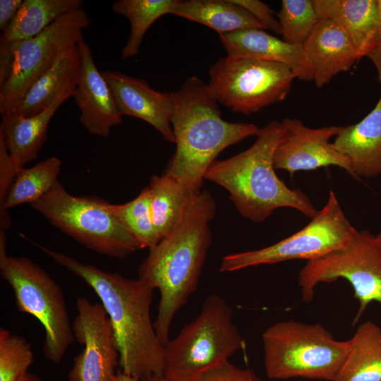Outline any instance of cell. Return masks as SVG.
Wrapping results in <instances>:
<instances>
[{"instance_id": "1", "label": "cell", "mask_w": 381, "mask_h": 381, "mask_svg": "<svg viewBox=\"0 0 381 381\" xmlns=\"http://www.w3.org/2000/svg\"><path fill=\"white\" fill-rule=\"evenodd\" d=\"M215 213V200L209 191L190 195L174 226L148 249L138 267V279L159 292L153 322L164 346L176 314L197 289L212 243L210 223Z\"/></svg>"}, {"instance_id": "2", "label": "cell", "mask_w": 381, "mask_h": 381, "mask_svg": "<svg viewBox=\"0 0 381 381\" xmlns=\"http://www.w3.org/2000/svg\"><path fill=\"white\" fill-rule=\"evenodd\" d=\"M41 249L83 279L98 296L112 326L121 371L140 380L164 375L165 347L150 317L154 289L139 279L104 271L45 247Z\"/></svg>"}, {"instance_id": "3", "label": "cell", "mask_w": 381, "mask_h": 381, "mask_svg": "<svg viewBox=\"0 0 381 381\" xmlns=\"http://www.w3.org/2000/svg\"><path fill=\"white\" fill-rule=\"evenodd\" d=\"M172 95L176 150L164 172L178 179L192 195L202 190L205 174L217 156L228 147L255 136L260 128L223 119L219 103L197 76L188 78Z\"/></svg>"}, {"instance_id": "4", "label": "cell", "mask_w": 381, "mask_h": 381, "mask_svg": "<svg viewBox=\"0 0 381 381\" xmlns=\"http://www.w3.org/2000/svg\"><path fill=\"white\" fill-rule=\"evenodd\" d=\"M282 133V122L270 121L260 128L249 148L215 160L205 176L226 190L241 216L256 223L282 207L295 209L310 219L318 212L306 193L289 188L276 174L274 154Z\"/></svg>"}, {"instance_id": "5", "label": "cell", "mask_w": 381, "mask_h": 381, "mask_svg": "<svg viewBox=\"0 0 381 381\" xmlns=\"http://www.w3.org/2000/svg\"><path fill=\"white\" fill-rule=\"evenodd\" d=\"M264 365L271 380L334 381L349 352V341L334 339L323 325L277 322L262 334Z\"/></svg>"}, {"instance_id": "6", "label": "cell", "mask_w": 381, "mask_h": 381, "mask_svg": "<svg viewBox=\"0 0 381 381\" xmlns=\"http://www.w3.org/2000/svg\"><path fill=\"white\" fill-rule=\"evenodd\" d=\"M244 346L231 308L222 296L212 294L198 316L165 344L164 375L173 381H195Z\"/></svg>"}, {"instance_id": "7", "label": "cell", "mask_w": 381, "mask_h": 381, "mask_svg": "<svg viewBox=\"0 0 381 381\" xmlns=\"http://www.w3.org/2000/svg\"><path fill=\"white\" fill-rule=\"evenodd\" d=\"M99 197L73 195L58 181L30 207L57 228L87 248L123 259L143 249Z\"/></svg>"}, {"instance_id": "8", "label": "cell", "mask_w": 381, "mask_h": 381, "mask_svg": "<svg viewBox=\"0 0 381 381\" xmlns=\"http://www.w3.org/2000/svg\"><path fill=\"white\" fill-rule=\"evenodd\" d=\"M0 274L13 289L18 310L34 316L44 328V356L52 363H60L75 340L63 291L28 258L8 255L3 230H0Z\"/></svg>"}, {"instance_id": "9", "label": "cell", "mask_w": 381, "mask_h": 381, "mask_svg": "<svg viewBox=\"0 0 381 381\" xmlns=\"http://www.w3.org/2000/svg\"><path fill=\"white\" fill-rule=\"evenodd\" d=\"M358 231L347 219L331 190L325 205L305 227L271 246L224 256L219 272H231L291 260H315L348 247Z\"/></svg>"}, {"instance_id": "10", "label": "cell", "mask_w": 381, "mask_h": 381, "mask_svg": "<svg viewBox=\"0 0 381 381\" xmlns=\"http://www.w3.org/2000/svg\"><path fill=\"white\" fill-rule=\"evenodd\" d=\"M208 74L216 101L245 115L284 100L296 78L285 64L228 55L212 64Z\"/></svg>"}, {"instance_id": "11", "label": "cell", "mask_w": 381, "mask_h": 381, "mask_svg": "<svg viewBox=\"0 0 381 381\" xmlns=\"http://www.w3.org/2000/svg\"><path fill=\"white\" fill-rule=\"evenodd\" d=\"M339 279L349 282L359 303L353 325L371 302L381 308V243L377 235L361 230L348 247L307 261L298 277L302 301L310 302L319 284Z\"/></svg>"}, {"instance_id": "12", "label": "cell", "mask_w": 381, "mask_h": 381, "mask_svg": "<svg viewBox=\"0 0 381 381\" xmlns=\"http://www.w3.org/2000/svg\"><path fill=\"white\" fill-rule=\"evenodd\" d=\"M90 23L81 7L66 13L37 35L16 41L11 73L0 87L1 115L9 111L37 78L78 45Z\"/></svg>"}, {"instance_id": "13", "label": "cell", "mask_w": 381, "mask_h": 381, "mask_svg": "<svg viewBox=\"0 0 381 381\" xmlns=\"http://www.w3.org/2000/svg\"><path fill=\"white\" fill-rule=\"evenodd\" d=\"M76 308L72 327L75 339L83 349L73 358L68 380L116 381L119 353L104 308L81 296L76 300Z\"/></svg>"}, {"instance_id": "14", "label": "cell", "mask_w": 381, "mask_h": 381, "mask_svg": "<svg viewBox=\"0 0 381 381\" xmlns=\"http://www.w3.org/2000/svg\"><path fill=\"white\" fill-rule=\"evenodd\" d=\"M282 124L283 133L274 154L275 169L285 170L293 175L299 171L336 166L355 179L349 159L330 143L342 126L313 128L291 118H285Z\"/></svg>"}, {"instance_id": "15", "label": "cell", "mask_w": 381, "mask_h": 381, "mask_svg": "<svg viewBox=\"0 0 381 381\" xmlns=\"http://www.w3.org/2000/svg\"><path fill=\"white\" fill-rule=\"evenodd\" d=\"M101 72L121 116L142 119L157 130L164 140L176 143L171 123L174 109L172 92L155 90L146 80L118 71Z\"/></svg>"}, {"instance_id": "16", "label": "cell", "mask_w": 381, "mask_h": 381, "mask_svg": "<svg viewBox=\"0 0 381 381\" xmlns=\"http://www.w3.org/2000/svg\"><path fill=\"white\" fill-rule=\"evenodd\" d=\"M78 46L81 56L80 69L73 97L79 109V121L88 133L107 138L114 126L123 122V119L83 37L80 39Z\"/></svg>"}, {"instance_id": "17", "label": "cell", "mask_w": 381, "mask_h": 381, "mask_svg": "<svg viewBox=\"0 0 381 381\" xmlns=\"http://www.w3.org/2000/svg\"><path fill=\"white\" fill-rule=\"evenodd\" d=\"M228 56L253 58L288 66L298 78L313 80L303 44H290L263 29L250 28L219 35Z\"/></svg>"}, {"instance_id": "18", "label": "cell", "mask_w": 381, "mask_h": 381, "mask_svg": "<svg viewBox=\"0 0 381 381\" xmlns=\"http://www.w3.org/2000/svg\"><path fill=\"white\" fill-rule=\"evenodd\" d=\"M317 87L329 83L359 60L353 44L342 27L332 19H320L303 44Z\"/></svg>"}, {"instance_id": "19", "label": "cell", "mask_w": 381, "mask_h": 381, "mask_svg": "<svg viewBox=\"0 0 381 381\" xmlns=\"http://www.w3.org/2000/svg\"><path fill=\"white\" fill-rule=\"evenodd\" d=\"M334 147L350 161L355 179L381 174V97L359 122L342 126Z\"/></svg>"}, {"instance_id": "20", "label": "cell", "mask_w": 381, "mask_h": 381, "mask_svg": "<svg viewBox=\"0 0 381 381\" xmlns=\"http://www.w3.org/2000/svg\"><path fill=\"white\" fill-rule=\"evenodd\" d=\"M75 87L63 91L44 111L32 116L1 115L2 134L9 157L20 168L35 160L47 140L49 123L61 104L73 97Z\"/></svg>"}, {"instance_id": "21", "label": "cell", "mask_w": 381, "mask_h": 381, "mask_svg": "<svg viewBox=\"0 0 381 381\" xmlns=\"http://www.w3.org/2000/svg\"><path fill=\"white\" fill-rule=\"evenodd\" d=\"M80 62V51L78 44L37 78L21 99L5 114L32 116L44 111L63 91L76 87Z\"/></svg>"}, {"instance_id": "22", "label": "cell", "mask_w": 381, "mask_h": 381, "mask_svg": "<svg viewBox=\"0 0 381 381\" xmlns=\"http://www.w3.org/2000/svg\"><path fill=\"white\" fill-rule=\"evenodd\" d=\"M319 19L338 23L350 37L359 59L376 47L377 0H313Z\"/></svg>"}, {"instance_id": "23", "label": "cell", "mask_w": 381, "mask_h": 381, "mask_svg": "<svg viewBox=\"0 0 381 381\" xmlns=\"http://www.w3.org/2000/svg\"><path fill=\"white\" fill-rule=\"evenodd\" d=\"M171 14L203 24L221 34L263 26L234 0H178Z\"/></svg>"}, {"instance_id": "24", "label": "cell", "mask_w": 381, "mask_h": 381, "mask_svg": "<svg viewBox=\"0 0 381 381\" xmlns=\"http://www.w3.org/2000/svg\"><path fill=\"white\" fill-rule=\"evenodd\" d=\"M348 341L349 352L334 381H381V328L364 322Z\"/></svg>"}, {"instance_id": "25", "label": "cell", "mask_w": 381, "mask_h": 381, "mask_svg": "<svg viewBox=\"0 0 381 381\" xmlns=\"http://www.w3.org/2000/svg\"><path fill=\"white\" fill-rule=\"evenodd\" d=\"M83 5L82 0H23L15 18L2 35L10 41L32 38L66 13Z\"/></svg>"}, {"instance_id": "26", "label": "cell", "mask_w": 381, "mask_h": 381, "mask_svg": "<svg viewBox=\"0 0 381 381\" xmlns=\"http://www.w3.org/2000/svg\"><path fill=\"white\" fill-rule=\"evenodd\" d=\"M147 186L150 195L152 221L162 238L176 224L190 195L178 179L165 172L152 176Z\"/></svg>"}, {"instance_id": "27", "label": "cell", "mask_w": 381, "mask_h": 381, "mask_svg": "<svg viewBox=\"0 0 381 381\" xmlns=\"http://www.w3.org/2000/svg\"><path fill=\"white\" fill-rule=\"evenodd\" d=\"M178 0H116L113 11L126 18L131 24V32L121 51L123 60L136 56L144 37L151 25L160 17L171 14Z\"/></svg>"}, {"instance_id": "28", "label": "cell", "mask_w": 381, "mask_h": 381, "mask_svg": "<svg viewBox=\"0 0 381 381\" xmlns=\"http://www.w3.org/2000/svg\"><path fill=\"white\" fill-rule=\"evenodd\" d=\"M61 162L49 157L30 168H18L8 191L5 210L19 205L32 204L47 193L58 182Z\"/></svg>"}, {"instance_id": "29", "label": "cell", "mask_w": 381, "mask_h": 381, "mask_svg": "<svg viewBox=\"0 0 381 381\" xmlns=\"http://www.w3.org/2000/svg\"><path fill=\"white\" fill-rule=\"evenodd\" d=\"M110 209L123 227L140 243L143 248L155 246L161 240L152 221L150 191L146 186L133 200L120 205L110 204Z\"/></svg>"}, {"instance_id": "30", "label": "cell", "mask_w": 381, "mask_h": 381, "mask_svg": "<svg viewBox=\"0 0 381 381\" xmlns=\"http://www.w3.org/2000/svg\"><path fill=\"white\" fill-rule=\"evenodd\" d=\"M275 15L282 40L294 44H303L320 20L313 0H282Z\"/></svg>"}, {"instance_id": "31", "label": "cell", "mask_w": 381, "mask_h": 381, "mask_svg": "<svg viewBox=\"0 0 381 381\" xmlns=\"http://www.w3.org/2000/svg\"><path fill=\"white\" fill-rule=\"evenodd\" d=\"M34 361L32 345L23 337L0 329V381H18Z\"/></svg>"}, {"instance_id": "32", "label": "cell", "mask_w": 381, "mask_h": 381, "mask_svg": "<svg viewBox=\"0 0 381 381\" xmlns=\"http://www.w3.org/2000/svg\"><path fill=\"white\" fill-rule=\"evenodd\" d=\"M18 169L9 157L4 137L0 133V230L6 231L11 224V217L4 206Z\"/></svg>"}, {"instance_id": "33", "label": "cell", "mask_w": 381, "mask_h": 381, "mask_svg": "<svg viewBox=\"0 0 381 381\" xmlns=\"http://www.w3.org/2000/svg\"><path fill=\"white\" fill-rule=\"evenodd\" d=\"M195 381H262L248 368H241L227 361L205 372Z\"/></svg>"}, {"instance_id": "34", "label": "cell", "mask_w": 381, "mask_h": 381, "mask_svg": "<svg viewBox=\"0 0 381 381\" xmlns=\"http://www.w3.org/2000/svg\"><path fill=\"white\" fill-rule=\"evenodd\" d=\"M234 1L248 11L265 30H272L281 35L279 22L274 18V11L267 4L259 0H234Z\"/></svg>"}, {"instance_id": "35", "label": "cell", "mask_w": 381, "mask_h": 381, "mask_svg": "<svg viewBox=\"0 0 381 381\" xmlns=\"http://www.w3.org/2000/svg\"><path fill=\"white\" fill-rule=\"evenodd\" d=\"M16 41H10L2 35L0 37V87L6 82L11 73L16 52Z\"/></svg>"}, {"instance_id": "36", "label": "cell", "mask_w": 381, "mask_h": 381, "mask_svg": "<svg viewBox=\"0 0 381 381\" xmlns=\"http://www.w3.org/2000/svg\"><path fill=\"white\" fill-rule=\"evenodd\" d=\"M23 0H0V30L3 32L15 18Z\"/></svg>"}, {"instance_id": "37", "label": "cell", "mask_w": 381, "mask_h": 381, "mask_svg": "<svg viewBox=\"0 0 381 381\" xmlns=\"http://www.w3.org/2000/svg\"><path fill=\"white\" fill-rule=\"evenodd\" d=\"M368 57L374 64L378 74V79L381 85V44L377 45L368 55Z\"/></svg>"}, {"instance_id": "38", "label": "cell", "mask_w": 381, "mask_h": 381, "mask_svg": "<svg viewBox=\"0 0 381 381\" xmlns=\"http://www.w3.org/2000/svg\"><path fill=\"white\" fill-rule=\"evenodd\" d=\"M375 42L376 47L381 44V0H377L376 4Z\"/></svg>"}, {"instance_id": "39", "label": "cell", "mask_w": 381, "mask_h": 381, "mask_svg": "<svg viewBox=\"0 0 381 381\" xmlns=\"http://www.w3.org/2000/svg\"><path fill=\"white\" fill-rule=\"evenodd\" d=\"M116 381H140V380L138 379L137 377L126 375L120 370L118 371Z\"/></svg>"}, {"instance_id": "40", "label": "cell", "mask_w": 381, "mask_h": 381, "mask_svg": "<svg viewBox=\"0 0 381 381\" xmlns=\"http://www.w3.org/2000/svg\"><path fill=\"white\" fill-rule=\"evenodd\" d=\"M18 381H42L37 375L28 373L22 377H20Z\"/></svg>"}, {"instance_id": "41", "label": "cell", "mask_w": 381, "mask_h": 381, "mask_svg": "<svg viewBox=\"0 0 381 381\" xmlns=\"http://www.w3.org/2000/svg\"><path fill=\"white\" fill-rule=\"evenodd\" d=\"M140 381H173V380L166 377L164 375H162L152 376L148 378L141 380Z\"/></svg>"}, {"instance_id": "42", "label": "cell", "mask_w": 381, "mask_h": 381, "mask_svg": "<svg viewBox=\"0 0 381 381\" xmlns=\"http://www.w3.org/2000/svg\"><path fill=\"white\" fill-rule=\"evenodd\" d=\"M377 236L379 241H380V243H381V231L377 235Z\"/></svg>"}]
</instances>
